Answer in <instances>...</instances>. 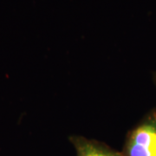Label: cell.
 <instances>
[{"instance_id":"obj_2","label":"cell","mask_w":156,"mask_h":156,"mask_svg":"<svg viewBox=\"0 0 156 156\" xmlns=\"http://www.w3.org/2000/svg\"><path fill=\"white\" fill-rule=\"evenodd\" d=\"M69 140L75 149L76 156H123L122 152L115 150L106 143L83 135L73 134Z\"/></svg>"},{"instance_id":"obj_3","label":"cell","mask_w":156,"mask_h":156,"mask_svg":"<svg viewBox=\"0 0 156 156\" xmlns=\"http://www.w3.org/2000/svg\"><path fill=\"white\" fill-rule=\"evenodd\" d=\"M153 82H154V83L156 86V71L153 73Z\"/></svg>"},{"instance_id":"obj_1","label":"cell","mask_w":156,"mask_h":156,"mask_svg":"<svg viewBox=\"0 0 156 156\" xmlns=\"http://www.w3.org/2000/svg\"><path fill=\"white\" fill-rule=\"evenodd\" d=\"M121 152L123 156H156V108L128 131Z\"/></svg>"}]
</instances>
